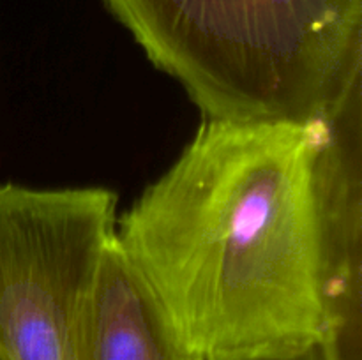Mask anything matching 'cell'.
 I'll list each match as a JSON object with an SVG mask.
<instances>
[{
    "instance_id": "obj_1",
    "label": "cell",
    "mask_w": 362,
    "mask_h": 360,
    "mask_svg": "<svg viewBox=\"0 0 362 360\" xmlns=\"http://www.w3.org/2000/svg\"><path fill=\"white\" fill-rule=\"evenodd\" d=\"M331 115L204 119L117 240L189 360H297L327 346L322 154Z\"/></svg>"
},
{
    "instance_id": "obj_2",
    "label": "cell",
    "mask_w": 362,
    "mask_h": 360,
    "mask_svg": "<svg viewBox=\"0 0 362 360\" xmlns=\"http://www.w3.org/2000/svg\"><path fill=\"white\" fill-rule=\"evenodd\" d=\"M101 2L204 119H324L362 83V0Z\"/></svg>"
},
{
    "instance_id": "obj_3",
    "label": "cell",
    "mask_w": 362,
    "mask_h": 360,
    "mask_svg": "<svg viewBox=\"0 0 362 360\" xmlns=\"http://www.w3.org/2000/svg\"><path fill=\"white\" fill-rule=\"evenodd\" d=\"M361 87L331 115L322 154L332 360H361Z\"/></svg>"
},
{
    "instance_id": "obj_4",
    "label": "cell",
    "mask_w": 362,
    "mask_h": 360,
    "mask_svg": "<svg viewBox=\"0 0 362 360\" xmlns=\"http://www.w3.org/2000/svg\"><path fill=\"white\" fill-rule=\"evenodd\" d=\"M85 355L87 360H189L117 233L88 302Z\"/></svg>"
},
{
    "instance_id": "obj_5",
    "label": "cell",
    "mask_w": 362,
    "mask_h": 360,
    "mask_svg": "<svg viewBox=\"0 0 362 360\" xmlns=\"http://www.w3.org/2000/svg\"><path fill=\"white\" fill-rule=\"evenodd\" d=\"M300 360H327V356H325V353L322 352V348L318 346V348L311 349L310 353H306Z\"/></svg>"
},
{
    "instance_id": "obj_6",
    "label": "cell",
    "mask_w": 362,
    "mask_h": 360,
    "mask_svg": "<svg viewBox=\"0 0 362 360\" xmlns=\"http://www.w3.org/2000/svg\"><path fill=\"white\" fill-rule=\"evenodd\" d=\"M0 360H11V356L7 355V353H6V349H4L2 346H0Z\"/></svg>"
}]
</instances>
